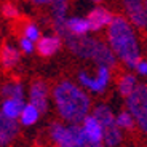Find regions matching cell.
Wrapping results in <instances>:
<instances>
[{"mask_svg":"<svg viewBox=\"0 0 147 147\" xmlns=\"http://www.w3.org/2000/svg\"><path fill=\"white\" fill-rule=\"evenodd\" d=\"M53 99L59 115L72 125L83 123V120L88 117L91 99L72 82H59L53 90Z\"/></svg>","mask_w":147,"mask_h":147,"instance_id":"obj_1","label":"cell"},{"mask_svg":"<svg viewBox=\"0 0 147 147\" xmlns=\"http://www.w3.org/2000/svg\"><path fill=\"white\" fill-rule=\"evenodd\" d=\"M107 42L112 51L128 67L136 69L141 61V48L133 24L123 16H114V21L107 27Z\"/></svg>","mask_w":147,"mask_h":147,"instance_id":"obj_2","label":"cell"},{"mask_svg":"<svg viewBox=\"0 0 147 147\" xmlns=\"http://www.w3.org/2000/svg\"><path fill=\"white\" fill-rule=\"evenodd\" d=\"M93 115L101 123V128L104 131V142L107 144V147L118 146L121 142V129L117 125V117L112 114V110L104 104H99L94 107Z\"/></svg>","mask_w":147,"mask_h":147,"instance_id":"obj_3","label":"cell"},{"mask_svg":"<svg viewBox=\"0 0 147 147\" xmlns=\"http://www.w3.org/2000/svg\"><path fill=\"white\" fill-rule=\"evenodd\" d=\"M128 112L133 115L134 121L138 123L144 133H147V86L139 85L131 96L126 98Z\"/></svg>","mask_w":147,"mask_h":147,"instance_id":"obj_4","label":"cell"},{"mask_svg":"<svg viewBox=\"0 0 147 147\" xmlns=\"http://www.w3.org/2000/svg\"><path fill=\"white\" fill-rule=\"evenodd\" d=\"M78 80H80L82 86L91 90L93 93H102L107 88V85H109L110 69L106 66H99L98 67V75L96 77H91L88 72L80 70L78 72Z\"/></svg>","mask_w":147,"mask_h":147,"instance_id":"obj_5","label":"cell"},{"mask_svg":"<svg viewBox=\"0 0 147 147\" xmlns=\"http://www.w3.org/2000/svg\"><path fill=\"white\" fill-rule=\"evenodd\" d=\"M123 7L128 13L129 22L133 26L146 29L147 27V11H146V0H123Z\"/></svg>","mask_w":147,"mask_h":147,"instance_id":"obj_6","label":"cell"},{"mask_svg":"<svg viewBox=\"0 0 147 147\" xmlns=\"http://www.w3.org/2000/svg\"><path fill=\"white\" fill-rule=\"evenodd\" d=\"M50 136L59 147H75V139L70 125L66 126L59 121H55L50 125Z\"/></svg>","mask_w":147,"mask_h":147,"instance_id":"obj_7","label":"cell"},{"mask_svg":"<svg viewBox=\"0 0 147 147\" xmlns=\"http://www.w3.org/2000/svg\"><path fill=\"white\" fill-rule=\"evenodd\" d=\"M29 99L30 104H34L40 112L48 110V86L43 80H35L30 85Z\"/></svg>","mask_w":147,"mask_h":147,"instance_id":"obj_8","label":"cell"},{"mask_svg":"<svg viewBox=\"0 0 147 147\" xmlns=\"http://www.w3.org/2000/svg\"><path fill=\"white\" fill-rule=\"evenodd\" d=\"M18 133H19L18 121L5 117V115L0 112V147L10 146V144L16 139Z\"/></svg>","mask_w":147,"mask_h":147,"instance_id":"obj_9","label":"cell"},{"mask_svg":"<svg viewBox=\"0 0 147 147\" xmlns=\"http://www.w3.org/2000/svg\"><path fill=\"white\" fill-rule=\"evenodd\" d=\"M88 22H90V29L91 30H99L104 26L109 27L110 22L114 21V16L110 15V11L106 10L102 7H96L94 10H91L88 13Z\"/></svg>","mask_w":147,"mask_h":147,"instance_id":"obj_10","label":"cell"},{"mask_svg":"<svg viewBox=\"0 0 147 147\" xmlns=\"http://www.w3.org/2000/svg\"><path fill=\"white\" fill-rule=\"evenodd\" d=\"M61 48V37L59 35H45L37 42V51L40 56H53Z\"/></svg>","mask_w":147,"mask_h":147,"instance_id":"obj_11","label":"cell"},{"mask_svg":"<svg viewBox=\"0 0 147 147\" xmlns=\"http://www.w3.org/2000/svg\"><path fill=\"white\" fill-rule=\"evenodd\" d=\"M82 128L85 129L86 136H88L91 141L102 144V141H104V131H102V128H101V123L98 121V118H96L94 115H88V117L85 118L83 123H82Z\"/></svg>","mask_w":147,"mask_h":147,"instance_id":"obj_12","label":"cell"},{"mask_svg":"<svg viewBox=\"0 0 147 147\" xmlns=\"http://www.w3.org/2000/svg\"><path fill=\"white\" fill-rule=\"evenodd\" d=\"M19 51L18 48L11 47V45H2V50H0V63L5 69H13L16 64L19 63Z\"/></svg>","mask_w":147,"mask_h":147,"instance_id":"obj_13","label":"cell"},{"mask_svg":"<svg viewBox=\"0 0 147 147\" xmlns=\"http://www.w3.org/2000/svg\"><path fill=\"white\" fill-rule=\"evenodd\" d=\"M0 94L3 99L24 101V86L19 82H8L0 88Z\"/></svg>","mask_w":147,"mask_h":147,"instance_id":"obj_14","label":"cell"},{"mask_svg":"<svg viewBox=\"0 0 147 147\" xmlns=\"http://www.w3.org/2000/svg\"><path fill=\"white\" fill-rule=\"evenodd\" d=\"M24 101H16V99H3L2 102V109L0 112L5 117L11 118V120H18V117H21L22 109H24Z\"/></svg>","mask_w":147,"mask_h":147,"instance_id":"obj_15","label":"cell"},{"mask_svg":"<svg viewBox=\"0 0 147 147\" xmlns=\"http://www.w3.org/2000/svg\"><path fill=\"white\" fill-rule=\"evenodd\" d=\"M67 29H69V32L75 37H86V34L91 30L90 29L88 19L86 18H77V16L67 19Z\"/></svg>","mask_w":147,"mask_h":147,"instance_id":"obj_16","label":"cell"},{"mask_svg":"<svg viewBox=\"0 0 147 147\" xmlns=\"http://www.w3.org/2000/svg\"><path fill=\"white\" fill-rule=\"evenodd\" d=\"M72 128V133H74V139H75V147H104L102 144L99 142H94L91 141L88 136H86V133L82 126L78 125H70Z\"/></svg>","mask_w":147,"mask_h":147,"instance_id":"obj_17","label":"cell"},{"mask_svg":"<svg viewBox=\"0 0 147 147\" xmlns=\"http://www.w3.org/2000/svg\"><path fill=\"white\" fill-rule=\"evenodd\" d=\"M138 86H139V85H138V82H136V77L131 75V74H126V75H123V77L118 80V91H120L121 96H125V98L131 96L133 91H134Z\"/></svg>","mask_w":147,"mask_h":147,"instance_id":"obj_18","label":"cell"},{"mask_svg":"<svg viewBox=\"0 0 147 147\" xmlns=\"http://www.w3.org/2000/svg\"><path fill=\"white\" fill-rule=\"evenodd\" d=\"M38 115H40V110L37 109L34 104H26L24 106V109H22V114H21V123L22 125H26V126H30L34 125L37 120H38Z\"/></svg>","mask_w":147,"mask_h":147,"instance_id":"obj_19","label":"cell"},{"mask_svg":"<svg viewBox=\"0 0 147 147\" xmlns=\"http://www.w3.org/2000/svg\"><path fill=\"white\" fill-rule=\"evenodd\" d=\"M134 118L129 112H120L117 115V125L120 126V129H133L134 128Z\"/></svg>","mask_w":147,"mask_h":147,"instance_id":"obj_20","label":"cell"},{"mask_svg":"<svg viewBox=\"0 0 147 147\" xmlns=\"http://www.w3.org/2000/svg\"><path fill=\"white\" fill-rule=\"evenodd\" d=\"M24 37L29 38V40H32V42H38L42 38V37H40V30H38V27H37L34 22L26 24V27H24Z\"/></svg>","mask_w":147,"mask_h":147,"instance_id":"obj_21","label":"cell"},{"mask_svg":"<svg viewBox=\"0 0 147 147\" xmlns=\"http://www.w3.org/2000/svg\"><path fill=\"white\" fill-rule=\"evenodd\" d=\"M19 48H21L22 53H26V55H30V53H34V50H35V45H34L32 40H29V38H26V37H22L21 40H19Z\"/></svg>","mask_w":147,"mask_h":147,"instance_id":"obj_22","label":"cell"},{"mask_svg":"<svg viewBox=\"0 0 147 147\" xmlns=\"http://www.w3.org/2000/svg\"><path fill=\"white\" fill-rule=\"evenodd\" d=\"M2 13H3V16H7V18H18V15H19L18 8L13 3H5L3 7H2Z\"/></svg>","mask_w":147,"mask_h":147,"instance_id":"obj_23","label":"cell"},{"mask_svg":"<svg viewBox=\"0 0 147 147\" xmlns=\"http://www.w3.org/2000/svg\"><path fill=\"white\" fill-rule=\"evenodd\" d=\"M136 70H138V74H141V75H147V61L146 59H141L139 63H138Z\"/></svg>","mask_w":147,"mask_h":147,"instance_id":"obj_24","label":"cell"},{"mask_svg":"<svg viewBox=\"0 0 147 147\" xmlns=\"http://www.w3.org/2000/svg\"><path fill=\"white\" fill-rule=\"evenodd\" d=\"M35 5H47V3H53V0H30Z\"/></svg>","mask_w":147,"mask_h":147,"instance_id":"obj_25","label":"cell"},{"mask_svg":"<svg viewBox=\"0 0 147 147\" xmlns=\"http://www.w3.org/2000/svg\"><path fill=\"white\" fill-rule=\"evenodd\" d=\"M146 11H147V0H146Z\"/></svg>","mask_w":147,"mask_h":147,"instance_id":"obj_26","label":"cell"},{"mask_svg":"<svg viewBox=\"0 0 147 147\" xmlns=\"http://www.w3.org/2000/svg\"><path fill=\"white\" fill-rule=\"evenodd\" d=\"M93 2H101V0H93Z\"/></svg>","mask_w":147,"mask_h":147,"instance_id":"obj_27","label":"cell"}]
</instances>
